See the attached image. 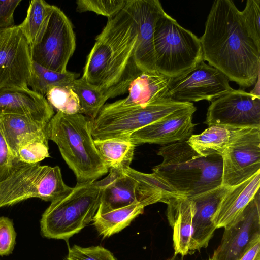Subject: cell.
I'll use <instances>...</instances> for the list:
<instances>
[{
    "instance_id": "cell-20",
    "label": "cell",
    "mask_w": 260,
    "mask_h": 260,
    "mask_svg": "<svg viewBox=\"0 0 260 260\" xmlns=\"http://www.w3.org/2000/svg\"><path fill=\"white\" fill-rule=\"evenodd\" d=\"M228 189L221 185L191 199L195 208L192 219V254L208 246L216 229L212 221L213 217Z\"/></svg>"
},
{
    "instance_id": "cell-5",
    "label": "cell",
    "mask_w": 260,
    "mask_h": 260,
    "mask_svg": "<svg viewBox=\"0 0 260 260\" xmlns=\"http://www.w3.org/2000/svg\"><path fill=\"white\" fill-rule=\"evenodd\" d=\"M98 181L77 183L75 187L51 202L40 220L42 235L49 239L67 240L92 221L100 204Z\"/></svg>"
},
{
    "instance_id": "cell-34",
    "label": "cell",
    "mask_w": 260,
    "mask_h": 260,
    "mask_svg": "<svg viewBox=\"0 0 260 260\" xmlns=\"http://www.w3.org/2000/svg\"><path fill=\"white\" fill-rule=\"evenodd\" d=\"M240 16L245 29L260 46V0H247Z\"/></svg>"
},
{
    "instance_id": "cell-15",
    "label": "cell",
    "mask_w": 260,
    "mask_h": 260,
    "mask_svg": "<svg viewBox=\"0 0 260 260\" xmlns=\"http://www.w3.org/2000/svg\"><path fill=\"white\" fill-rule=\"evenodd\" d=\"M219 246L214 251L216 260H239L260 240L259 191L246 207L237 221L224 229Z\"/></svg>"
},
{
    "instance_id": "cell-11",
    "label": "cell",
    "mask_w": 260,
    "mask_h": 260,
    "mask_svg": "<svg viewBox=\"0 0 260 260\" xmlns=\"http://www.w3.org/2000/svg\"><path fill=\"white\" fill-rule=\"evenodd\" d=\"M31 67L29 45L19 25L0 31V89L28 87Z\"/></svg>"
},
{
    "instance_id": "cell-27",
    "label": "cell",
    "mask_w": 260,
    "mask_h": 260,
    "mask_svg": "<svg viewBox=\"0 0 260 260\" xmlns=\"http://www.w3.org/2000/svg\"><path fill=\"white\" fill-rule=\"evenodd\" d=\"M94 143L108 170L122 171L130 167L136 146L130 137L94 140Z\"/></svg>"
},
{
    "instance_id": "cell-30",
    "label": "cell",
    "mask_w": 260,
    "mask_h": 260,
    "mask_svg": "<svg viewBox=\"0 0 260 260\" xmlns=\"http://www.w3.org/2000/svg\"><path fill=\"white\" fill-rule=\"evenodd\" d=\"M71 88L79 98L82 114L91 120L95 119L108 100L105 93L83 77L75 79Z\"/></svg>"
},
{
    "instance_id": "cell-3",
    "label": "cell",
    "mask_w": 260,
    "mask_h": 260,
    "mask_svg": "<svg viewBox=\"0 0 260 260\" xmlns=\"http://www.w3.org/2000/svg\"><path fill=\"white\" fill-rule=\"evenodd\" d=\"M157 154L162 161L152 169L180 195L192 199L221 185L222 158L203 157L186 141L165 145Z\"/></svg>"
},
{
    "instance_id": "cell-25",
    "label": "cell",
    "mask_w": 260,
    "mask_h": 260,
    "mask_svg": "<svg viewBox=\"0 0 260 260\" xmlns=\"http://www.w3.org/2000/svg\"><path fill=\"white\" fill-rule=\"evenodd\" d=\"M147 206L145 203L139 201L105 213L96 212L93 224L103 238L109 237L128 226L136 217L143 214Z\"/></svg>"
},
{
    "instance_id": "cell-31",
    "label": "cell",
    "mask_w": 260,
    "mask_h": 260,
    "mask_svg": "<svg viewBox=\"0 0 260 260\" xmlns=\"http://www.w3.org/2000/svg\"><path fill=\"white\" fill-rule=\"evenodd\" d=\"M45 96L48 102L57 111L69 115L82 114L79 98L71 87H52Z\"/></svg>"
},
{
    "instance_id": "cell-22",
    "label": "cell",
    "mask_w": 260,
    "mask_h": 260,
    "mask_svg": "<svg viewBox=\"0 0 260 260\" xmlns=\"http://www.w3.org/2000/svg\"><path fill=\"white\" fill-rule=\"evenodd\" d=\"M257 127L213 125L200 134L191 135L186 142L202 156H221L226 148Z\"/></svg>"
},
{
    "instance_id": "cell-23",
    "label": "cell",
    "mask_w": 260,
    "mask_h": 260,
    "mask_svg": "<svg viewBox=\"0 0 260 260\" xmlns=\"http://www.w3.org/2000/svg\"><path fill=\"white\" fill-rule=\"evenodd\" d=\"M170 79L156 71L141 72L129 84L128 96L115 102L122 106H146L169 99Z\"/></svg>"
},
{
    "instance_id": "cell-7",
    "label": "cell",
    "mask_w": 260,
    "mask_h": 260,
    "mask_svg": "<svg viewBox=\"0 0 260 260\" xmlns=\"http://www.w3.org/2000/svg\"><path fill=\"white\" fill-rule=\"evenodd\" d=\"M192 104L171 98L146 106L106 104L96 117L91 119V134L94 140L130 137L138 130Z\"/></svg>"
},
{
    "instance_id": "cell-1",
    "label": "cell",
    "mask_w": 260,
    "mask_h": 260,
    "mask_svg": "<svg viewBox=\"0 0 260 260\" xmlns=\"http://www.w3.org/2000/svg\"><path fill=\"white\" fill-rule=\"evenodd\" d=\"M203 60L243 88L259 77L260 46L243 25L240 11L231 0L215 1L200 38Z\"/></svg>"
},
{
    "instance_id": "cell-9",
    "label": "cell",
    "mask_w": 260,
    "mask_h": 260,
    "mask_svg": "<svg viewBox=\"0 0 260 260\" xmlns=\"http://www.w3.org/2000/svg\"><path fill=\"white\" fill-rule=\"evenodd\" d=\"M75 48L71 21L59 8L51 5L42 27L29 45L32 61L50 70L66 73Z\"/></svg>"
},
{
    "instance_id": "cell-17",
    "label": "cell",
    "mask_w": 260,
    "mask_h": 260,
    "mask_svg": "<svg viewBox=\"0 0 260 260\" xmlns=\"http://www.w3.org/2000/svg\"><path fill=\"white\" fill-rule=\"evenodd\" d=\"M15 114L49 122L54 115L45 96L28 87H10L0 89V115Z\"/></svg>"
},
{
    "instance_id": "cell-33",
    "label": "cell",
    "mask_w": 260,
    "mask_h": 260,
    "mask_svg": "<svg viewBox=\"0 0 260 260\" xmlns=\"http://www.w3.org/2000/svg\"><path fill=\"white\" fill-rule=\"evenodd\" d=\"M126 1V0H78L76 1V10L80 13L92 11L110 18L123 9Z\"/></svg>"
},
{
    "instance_id": "cell-24",
    "label": "cell",
    "mask_w": 260,
    "mask_h": 260,
    "mask_svg": "<svg viewBox=\"0 0 260 260\" xmlns=\"http://www.w3.org/2000/svg\"><path fill=\"white\" fill-rule=\"evenodd\" d=\"M122 172L137 182L139 201L148 206L157 202L165 203L171 197L181 196L154 173H143L130 167L123 169Z\"/></svg>"
},
{
    "instance_id": "cell-35",
    "label": "cell",
    "mask_w": 260,
    "mask_h": 260,
    "mask_svg": "<svg viewBox=\"0 0 260 260\" xmlns=\"http://www.w3.org/2000/svg\"><path fill=\"white\" fill-rule=\"evenodd\" d=\"M66 260H117L108 249L100 246L82 247L74 245L68 252Z\"/></svg>"
},
{
    "instance_id": "cell-29",
    "label": "cell",
    "mask_w": 260,
    "mask_h": 260,
    "mask_svg": "<svg viewBox=\"0 0 260 260\" xmlns=\"http://www.w3.org/2000/svg\"><path fill=\"white\" fill-rule=\"evenodd\" d=\"M48 140V130L25 135L17 145V162L35 164L49 157Z\"/></svg>"
},
{
    "instance_id": "cell-4",
    "label": "cell",
    "mask_w": 260,
    "mask_h": 260,
    "mask_svg": "<svg viewBox=\"0 0 260 260\" xmlns=\"http://www.w3.org/2000/svg\"><path fill=\"white\" fill-rule=\"evenodd\" d=\"M90 122L82 114L57 111L48 123L49 140L57 145L77 183L95 181L109 171L94 145Z\"/></svg>"
},
{
    "instance_id": "cell-2",
    "label": "cell",
    "mask_w": 260,
    "mask_h": 260,
    "mask_svg": "<svg viewBox=\"0 0 260 260\" xmlns=\"http://www.w3.org/2000/svg\"><path fill=\"white\" fill-rule=\"evenodd\" d=\"M137 23L123 8L108 18L87 56L82 77L103 91L108 99L128 91L141 71L134 60Z\"/></svg>"
},
{
    "instance_id": "cell-18",
    "label": "cell",
    "mask_w": 260,
    "mask_h": 260,
    "mask_svg": "<svg viewBox=\"0 0 260 260\" xmlns=\"http://www.w3.org/2000/svg\"><path fill=\"white\" fill-rule=\"evenodd\" d=\"M260 171L247 180L228 188L222 196L212 221L216 229L234 224L259 191Z\"/></svg>"
},
{
    "instance_id": "cell-39",
    "label": "cell",
    "mask_w": 260,
    "mask_h": 260,
    "mask_svg": "<svg viewBox=\"0 0 260 260\" xmlns=\"http://www.w3.org/2000/svg\"><path fill=\"white\" fill-rule=\"evenodd\" d=\"M239 260H260V240L256 241Z\"/></svg>"
},
{
    "instance_id": "cell-8",
    "label": "cell",
    "mask_w": 260,
    "mask_h": 260,
    "mask_svg": "<svg viewBox=\"0 0 260 260\" xmlns=\"http://www.w3.org/2000/svg\"><path fill=\"white\" fill-rule=\"evenodd\" d=\"M71 189L58 166L22 164L0 183V208L33 198L52 202Z\"/></svg>"
},
{
    "instance_id": "cell-42",
    "label": "cell",
    "mask_w": 260,
    "mask_h": 260,
    "mask_svg": "<svg viewBox=\"0 0 260 260\" xmlns=\"http://www.w3.org/2000/svg\"><path fill=\"white\" fill-rule=\"evenodd\" d=\"M207 260H216L214 254L213 253L212 256L209 257Z\"/></svg>"
},
{
    "instance_id": "cell-14",
    "label": "cell",
    "mask_w": 260,
    "mask_h": 260,
    "mask_svg": "<svg viewBox=\"0 0 260 260\" xmlns=\"http://www.w3.org/2000/svg\"><path fill=\"white\" fill-rule=\"evenodd\" d=\"M221 185L230 188L260 171V127L246 134L222 155Z\"/></svg>"
},
{
    "instance_id": "cell-40",
    "label": "cell",
    "mask_w": 260,
    "mask_h": 260,
    "mask_svg": "<svg viewBox=\"0 0 260 260\" xmlns=\"http://www.w3.org/2000/svg\"><path fill=\"white\" fill-rule=\"evenodd\" d=\"M254 84V87L253 90L250 92V93L253 95L260 96L259 77L257 78L256 82Z\"/></svg>"
},
{
    "instance_id": "cell-38",
    "label": "cell",
    "mask_w": 260,
    "mask_h": 260,
    "mask_svg": "<svg viewBox=\"0 0 260 260\" xmlns=\"http://www.w3.org/2000/svg\"><path fill=\"white\" fill-rule=\"evenodd\" d=\"M21 0H0V31L15 26L14 11Z\"/></svg>"
},
{
    "instance_id": "cell-13",
    "label": "cell",
    "mask_w": 260,
    "mask_h": 260,
    "mask_svg": "<svg viewBox=\"0 0 260 260\" xmlns=\"http://www.w3.org/2000/svg\"><path fill=\"white\" fill-rule=\"evenodd\" d=\"M124 8L137 25L134 60L141 72L156 71L154 34L156 22L165 12L158 0H126Z\"/></svg>"
},
{
    "instance_id": "cell-16",
    "label": "cell",
    "mask_w": 260,
    "mask_h": 260,
    "mask_svg": "<svg viewBox=\"0 0 260 260\" xmlns=\"http://www.w3.org/2000/svg\"><path fill=\"white\" fill-rule=\"evenodd\" d=\"M197 110L191 105L134 132L130 136L135 145L144 143L168 145L186 141L192 135L195 124L192 115Z\"/></svg>"
},
{
    "instance_id": "cell-28",
    "label": "cell",
    "mask_w": 260,
    "mask_h": 260,
    "mask_svg": "<svg viewBox=\"0 0 260 260\" xmlns=\"http://www.w3.org/2000/svg\"><path fill=\"white\" fill-rule=\"evenodd\" d=\"M76 74L68 71L62 73L49 70L32 61L31 73L28 86L34 91L45 96L53 86L71 87Z\"/></svg>"
},
{
    "instance_id": "cell-19",
    "label": "cell",
    "mask_w": 260,
    "mask_h": 260,
    "mask_svg": "<svg viewBox=\"0 0 260 260\" xmlns=\"http://www.w3.org/2000/svg\"><path fill=\"white\" fill-rule=\"evenodd\" d=\"M167 217L173 229L175 254L185 256L192 254V219L194 213L193 201L182 196L168 198Z\"/></svg>"
},
{
    "instance_id": "cell-26",
    "label": "cell",
    "mask_w": 260,
    "mask_h": 260,
    "mask_svg": "<svg viewBox=\"0 0 260 260\" xmlns=\"http://www.w3.org/2000/svg\"><path fill=\"white\" fill-rule=\"evenodd\" d=\"M48 123L25 115H0L1 129L16 160L17 147L20 140L28 134L47 131Z\"/></svg>"
},
{
    "instance_id": "cell-10",
    "label": "cell",
    "mask_w": 260,
    "mask_h": 260,
    "mask_svg": "<svg viewBox=\"0 0 260 260\" xmlns=\"http://www.w3.org/2000/svg\"><path fill=\"white\" fill-rule=\"evenodd\" d=\"M232 89L225 75L202 60L183 74L171 78L168 95L182 102L212 101Z\"/></svg>"
},
{
    "instance_id": "cell-32",
    "label": "cell",
    "mask_w": 260,
    "mask_h": 260,
    "mask_svg": "<svg viewBox=\"0 0 260 260\" xmlns=\"http://www.w3.org/2000/svg\"><path fill=\"white\" fill-rule=\"evenodd\" d=\"M50 6L43 0L30 2L26 17L19 25L29 45L34 42L42 27Z\"/></svg>"
},
{
    "instance_id": "cell-12",
    "label": "cell",
    "mask_w": 260,
    "mask_h": 260,
    "mask_svg": "<svg viewBox=\"0 0 260 260\" xmlns=\"http://www.w3.org/2000/svg\"><path fill=\"white\" fill-rule=\"evenodd\" d=\"M211 102L204 122L208 126L260 127V96L233 89Z\"/></svg>"
},
{
    "instance_id": "cell-6",
    "label": "cell",
    "mask_w": 260,
    "mask_h": 260,
    "mask_svg": "<svg viewBox=\"0 0 260 260\" xmlns=\"http://www.w3.org/2000/svg\"><path fill=\"white\" fill-rule=\"evenodd\" d=\"M154 48L156 71L170 78L203 60L200 38L165 12L155 25Z\"/></svg>"
},
{
    "instance_id": "cell-41",
    "label": "cell",
    "mask_w": 260,
    "mask_h": 260,
    "mask_svg": "<svg viewBox=\"0 0 260 260\" xmlns=\"http://www.w3.org/2000/svg\"><path fill=\"white\" fill-rule=\"evenodd\" d=\"M183 256L179 254H174L171 257L168 258L166 260H183Z\"/></svg>"
},
{
    "instance_id": "cell-36",
    "label": "cell",
    "mask_w": 260,
    "mask_h": 260,
    "mask_svg": "<svg viewBox=\"0 0 260 260\" xmlns=\"http://www.w3.org/2000/svg\"><path fill=\"white\" fill-rule=\"evenodd\" d=\"M16 233L13 221L6 216H0V256L11 254L16 244Z\"/></svg>"
},
{
    "instance_id": "cell-37",
    "label": "cell",
    "mask_w": 260,
    "mask_h": 260,
    "mask_svg": "<svg viewBox=\"0 0 260 260\" xmlns=\"http://www.w3.org/2000/svg\"><path fill=\"white\" fill-rule=\"evenodd\" d=\"M22 164L15 159L0 127V183L9 177L16 167Z\"/></svg>"
},
{
    "instance_id": "cell-21",
    "label": "cell",
    "mask_w": 260,
    "mask_h": 260,
    "mask_svg": "<svg viewBox=\"0 0 260 260\" xmlns=\"http://www.w3.org/2000/svg\"><path fill=\"white\" fill-rule=\"evenodd\" d=\"M108 176L98 181L101 188L100 204L96 212L103 213L139 202L137 182L122 171L109 170Z\"/></svg>"
}]
</instances>
